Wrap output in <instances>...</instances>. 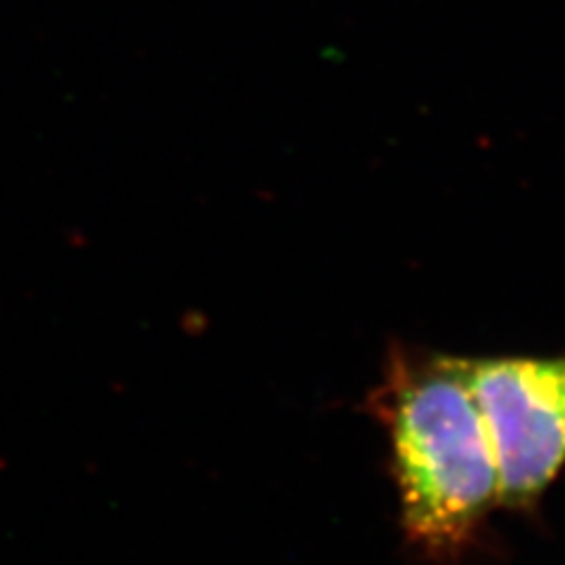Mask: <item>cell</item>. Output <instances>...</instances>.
Masks as SVG:
<instances>
[{"label":"cell","instance_id":"6da1fadb","mask_svg":"<svg viewBox=\"0 0 565 565\" xmlns=\"http://www.w3.org/2000/svg\"><path fill=\"white\" fill-rule=\"evenodd\" d=\"M370 403L392 440L405 535L431 558L467 552L500 504L471 361L396 349Z\"/></svg>","mask_w":565,"mask_h":565},{"label":"cell","instance_id":"7a4b0ae2","mask_svg":"<svg viewBox=\"0 0 565 565\" xmlns=\"http://www.w3.org/2000/svg\"><path fill=\"white\" fill-rule=\"evenodd\" d=\"M500 504L530 509L565 462V356L471 361Z\"/></svg>","mask_w":565,"mask_h":565}]
</instances>
